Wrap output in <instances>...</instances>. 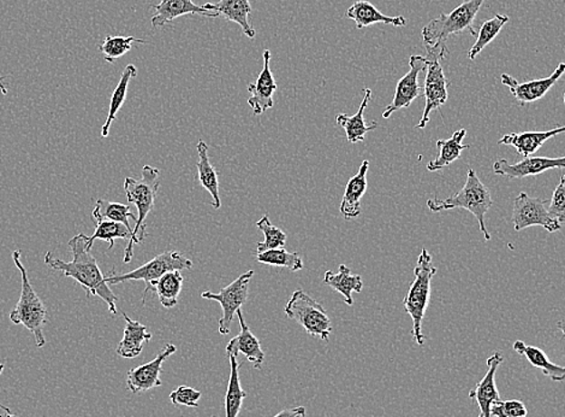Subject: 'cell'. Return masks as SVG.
<instances>
[{
  "instance_id": "1",
  "label": "cell",
  "mask_w": 565,
  "mask_h": 417,
  "mask_svg": "<svg viewBox=\"0 0 565 417\" xmlns=\"http://www.w3.org/2000/svg\"><path fill=\"white\" fill-rule=\"evenodd\" d=\"M68 245L72 254L71 262L62 261L54 257L53 252H47L46 265L61 272L64 276L75 280L86 291L87 297H91V296L101 297L108 305L109 312L117 315L116 303L119 298L106 283V276L99 268L97 258L88 247V237L83 233L77 234L69 240Z\"/></svg>"
},
{
  "instance_id": "2",
  "label": "cell",
  "mask_w": 565,
  "mask_h": 417,
  "mask_svg": "<svg viewBox=\"0 0 565 417\" xmlns=\"http://www.w3.org/2000/svg\"><path fill=\"white\" fill-rule=\"evenodd\" d=\"M484 3L485 0H464V3L451 13L440 14L438 17L425 25L423 38L427 53H436L444 60L446 54H449L446 47V40L449 36L458 35L464 32L476 36L473 24Z\"/></svg>"
},
{
  "instance_id": "3",
  "label": "cell",
  "mask_w": 565,
  "mask_h": 417,
  "mask_svg": "<svg viewBox=\"0 0 565 417\" xmlns=\"http://www.w3.org/2000/svg\"><path fill=\"white\" fill-rule=\"evenodd\" d=\"M493 206V196L489 188H486L480 180L474 170L468 171L467 181L461 191L453 197L444 200L436 199H428L427 207L433 212L443 210H453V208H462L472 212L478 219L480 230H482L486 240H491V234L486 228L485 215Z\"/></svg>"
},
{
  "instance_id": "4",
  "label": "cell",
  "mask_w": 565,
  "mask_h": 417,
  "mask_svg": "<svg viewBox=\"0 0 565 417\" xmlns=\"http://www.w3.org/2000/svg\"><path fill=\"white\" fill-rule=\"evenodd\" d=\"M13 259L14 266L20 270L22 290L16 306L10 313V320L14 325H24L34 335L36 346L43 347L46 344L43 335V327L47 322L46 306L29 281L27 269L21 261V251H14Z\"/></svg>"
},
{
  "instance_id": "5",
  "label": "cell",
  "mask_w": 565,
  "mask_h": 417,
  "mask_svg": "<svg viewBox=\"0 0 565 417\" xmlns=\"http://www.w3.org/2000/svg\"><path fill=\"white\" fill-rule=\"evenodd\" d=\"M436 274V268L433 266L432 256L423 248L416 269H414V279L408 294H407L403 305L407 313L413 320V335L417 345H424L425 335H423V321L426 310L428 308L429 296H431V283L433 276Z\"/></svg>"
},
{
  "instance_id": "6",
  "label": "cell",
  "mask_w": 565,
  "mask_h": 417,
  "mask_svg": "<svg viewBox=\"0 0 565 417\" xmlns=\"http://www.w3.org/2000/svg\"><path fill=\"white\" fill-rule=\"evenodd\" d=\"M159 170L145 166L142 168L140 179L129 177L124 180V192H126L128 202L135 204L139 212L138 221L135 223L134 228L135 244H141L147 237L146 218L152 211L158 191H159Z\"/></svg>"
},
{
  "instance_id": "7",
  "label": "cell",
  "mask_w": 565,
  "mask_h": 417,
  "mask_svg": "<svg viewBox=\"0 0 565 417\" xmlns=\"http://www.w3.org/2000/svg\"><path fill=\"white\" fill-rule=\"evenodd\" d=\"M194 267L193 261L185 257L178 251H167L163 254L158 255L157 257L150 259L146 265L139 267L138 269L131 270L127 274H109L106 276V283L110 286H115V285L126 283L130 280H141L145 281L146 288L143 292V305H145L147 295L152 292V284L159 280L164 274L168 272H175V270H187L192 269Z\"/></svg>"
},
{
  "instance_id": "8",
  "label": "cell",
  "mask_w": 565,
  "mask_h": 417,
  "mask_svg": "<svg viewBox=\"0 0 565 417\" xmlns=\"http://www.w3.org/2000/svg\"><path fill=\"white\" fill-rule=\"evenodd\" d=\"M286 316L299 322L308 335L328 342L332 332V324L324 306L302 290L293 292L285 305Z\"/></svg>"
},
{
  "instance_id": "9",
  "label": "cell",
  "mask_w": 565,
  "mask_h": 417,
  "mask_svg": "<svg viewBox=\"0 0 565 417\" xmlns=\"http://www.w3.org/2000/svg\"><path fill=\"white\" fill-rule=\"evenodd\" d=\"M253 276H254V270H248L247 273L242 274L241 276L233 281L229 286L223 288L219 294L207 291L201 295L204 299L218 302L222 306L223 316L219 320L220 335H229L235 314L247 303L249 283H251Z\"/></svg>"
},
{
  "instance_id": "10",
  "label": "cell",
  "mask_w": 565,
  "mask_h": 417,
  "mask_svg": "<svg viewBox=\"0 0 565 417\" xmlns=\"http://www.w3.org/2000/svg\"><path fill=\"white\" fill-rule=\"evenodd\" d=\"M546 200L531 199L527 193H520L513 202L512 223L516 232L530 228L531 226H541L550 233L559 232L562 223L553 218L546 208Z\"/></svg>"
},
{
  "instance_id": "11",
  "label": "cell",
  "mask_w": 565,
  "mask_h": 417,
  "mask_svg": "<svg viewBox=\"0 0 565 417\" xmlns=\"http://www.w3.org/2000/svg\"><path fill=\"white\" fill-rule=\"evenodd\" d=\"M427 72H426L424 96L425 109L423 119L417 123V128L424 130L429 122V115L435 110H438L440 106L446 103L447 97V80L444 74L440 58L436 53H427Z\"/></svg>"
},
{
  "instance_id": "12",
  "label": "cell",
  "mask_w": 565,
  "mask_h": 417,
  "mask_svg": "<svg viewBox=\"0 0 565 417\" xmlns=\"http://www.w3.org/2000/svg\"><path fill=\"white\" fill-rule=\"evenodd\" d=\"M409 67L410 71L399 80L396 87L394 100L384 110V119H388L397 110L409 108L410 104L424 93L423 87L419 85V74L427 68V58L413 54L409 60Z\"/></svg>"
},
{
  "instance_id": "13",
  "label": "cell",
  "mask_w": 565,
  "mask_h": 417,
  "mask_svg": "<svg viewBox=\"0 0 565 417\" xmlns=\"http://www.w3.org/2000/svg\"><path fill=\"white\" fill-rule=\"evenodd\" d=\"M565 73V63H560L556 71L552 73L548 78L531 80V82H526L520 83L512 75L503 74L501 76V82L503 85L508 87L510 93L515 97V100L520 104L533 103V102L541 101L542 97H545L549 93V91L556 85Z\"/></svg>"
},
{
  "instance_id": "14",
  "label": "cell",
  "mask_w": 565,
  "mask_h": 417,
  "mask_svg": "<svg viewBox=\"0 0 565 417\" xmlns=\"http://www.w3.org/2000/svg\"><path fill=\"white\" fill-rule=\"evenodd\" d=\"M177 351L175 345L168 344L153 361L130 369L127 374L128 389L133 393H147V391L161 386L160 374L163 373V364L168 357Z\"/></svg>"
},
{
  "instance_id": "15",
  "label": "cell",
  "mask_w": 565,
  "mask_h": 417,
  "mask_svg": "<svg viewBox=\"0 0 565 417\" xmlns=\"http://www.w3.org/2000/svg\"><path fill=\"white\" fill-rule=\"evenodd\" d=\"M564 168L565 156L557 157V159H550V157H527V159L521 160V162L513 164L502 159L493 164L494 174L508 178L509 180L534 177V175L542 174L548 170H564Z\"/></svg>"
},
{
  "instance_id": "16",
  "label": "cell",
  "mask_w": 565,
  "mask_h": 417,
  "mask_svg": "<svg viewBox=\"0 0 565 417\" xmlns=\"http://www.w3.org/2000/svg\"><path fill=\"white\" fill-rule=\"evenodd\" d=\"M263 68L255 82L249 83L248 92L251 98L248 104L255 116L263 115L267 110L273 108V93L277 91L276 80L270 69L271 53L263 51Z\"/></svg>"
},
{
  "instance_id": "17",
  "label": "cell",
  "mask_w": 565,
  "mask_h": 417,
  "mask_svg": "<svg viewBox=\"0 0 565 417\" xmlns=\"http://www.w3.org/2000/svg\"><path fill=\"white\" fill-rule=\"evenodd\" d=\"M503 360H504V357H503L501 353H493V356L487 360L485 376L469 393V398L475 400L480 409L478 417H491V409H493V404L501 401L497 386H495V374H497L499 365H501Z\"/></svg>"
},
{
  "instance_id": "18",
  "label": "cell",
  "mask_w": 565,
  "mask_h": 417,
  "mask_svg": "<svg viewBox=\"0 0 565 417\" xmlns=\"http://www.w3.org/2000/svg\"><path fill=\"white\" fill-rule=\"evenodd\" d=\"M95 222V232L93 236L88 237V247H93L95 240H104L109 243V250H111L116 239L129 241L126 251H124V263H130L134 252V233L123 223L111 221V219L101 218L97 212L91 214Z\"/></svg>"
},
{
  "instance_id": "19",
  "label": "cell",
  "mask_w": 565,
  "mask_h": 417,
  "mask_svg": "<svg viewBox=\"0 0 565 417\" xmlns=\"http://www.w3.org/2000/svg\"><path fill=\"white\" fill-rule=\"evenodd\" d=\"M238 320H240L241 332L240 335L234 336L227 343L225 353L226 356L237 357L238 354H244L249 364H253L255 369H262L263 361H265V354L260 345L259 339L253 335L248 325L245 324L244 313L241 309L237 310Z\"/></svg>"
},
{
  "instance_id": "20",
  "label": "cell",
  "mask_w": 565,
  "mask_h": 417,
  "mask_svg": "<svg viewBox=\"0 0 565 417\" xmlns=\"http://www.w3.org/2000/svg\"><path fill=\"white\" fill-rule=\"evenodd\" d=\"M154 7L152 25L156 28L164 27L183 15H201L206 17H219L215 11H208L204 6L196 5L192 0H161Z\"/></svg>"
},
{
  "instance_id": "21",
  "label": "cell",
  "mask_w": 565,
  "mask_h": 417,
  "mask_svg": "<svg viewBox=\"0 0 565 417\" xmlns=\"http://www.w3.org/2000/svg\"><path fill=\"white\" fill-rule=\"evenodd\" d=\"M369 170V160H363L358 174L348 181L343 200L340 207V214L343 215L347 221L354 219L361 214V199L365 196L367 188H369V181H367Z\"/></svg>"
},
{
  "instance_id": "22",
  "label": "cell",
  "mask_w": 565,
  "mask_h": 417,
  "mask_svg": "<svg viewBox=\"0 0 565 417\" xmlns=\"http://www.w3.org/2000/svg\"><path fill=\"white\" fill-rule=\"evenodd\" d=\"M565 133V126L553 128L551 131H524V133H510L504 135L498 141L499 145H510L516 149L519 155L524 159L531 157L537 152L545 141L549 139L556 137V135Z\"/></svg>"
},
{
  "instance_id": "23",
  "label": "cell",
  "mask_w": 565,
  "mask_h": 417,
  "mask_svg": "<svg viewBox=\"0 0 565 417\" xmlns=\"http://www.w3.org/2000/svg\"><path fill=\"white\" fill-rule=\"evenodd\" d=\"M208 11H215L219 16H224L226 20L235 22L242 28L244 35L249 39H254L255 29L249 24L248 16L252 13V6L249 0H219L218 3H206L203 5Z\"/></svg>"
},
{
  "instance_id": "24",
  "label": "cell",
  "mask_w": 565,
  "mask_h": 417,
  "mask_svg": "<svg viewBox=\"0 0 565 417\" xmlns=\"http://www.w3.org/2000/svg\"><path fill=\"white\" fill-rule=\"evenodd\" d=\"M363 92H365V97H363L362 103L354 116L340 113L336 119L337 124L343 127L344 131H346L348 141L351 142V144L365 141L366 134L369 131L377 130L378 126H379L376 121H372L369 124L366 123L363 113H365L369 102L372 101V91L365 89Z\"/></svg>"
},
{
  "instance_id": "25",
  "label": "cell",
  "mask_w": 565,
  "mask_h": 417,
  "mask_svg": "<svg viewBox=\"0 0 565 417\" xmlns=\"http://www.w3.org/2000/svg\"><path fill=\"white\" fill-rule=\"evenodd\" d=\"M347 17L355 21L356 27L362 29L376 24H391L395 27H405L407 20L403 16H387L381 14L373 4L359 0L347 10Z\"/></svg>"
},
{
  "instance_id": "26",
  "label": "cell",
  "mask_w": 565,
  "mask_h": 417,
  "mask_svg": "<svg viewBox=\"0 0 565 417\" xmlns=\"http://www.w3.org/2000/svg\"><path fill=\"white\" fill-rule=\"evenodd\" d=\"M127 325L124 328L123 339L117 347V354L123 358H135L140 356L143 346L152 339V333L148 332L145 325L139 321L131 320L126 313H122Z\"/></svg>"
},
{
  "instance_id": "27",
  "label": "cell",
  "mask_w": 565,
  "mask_h": 417,
  "mask_svg": "<svg viewBox=\"0 0 565 417\" xmlns=\"http://www.w3.org/2000/svg\"><path fill=\"white\" fill-rule=\"evenodd\" d=\"M513 351L527 358L534 368L541 369L542 374L548 376L555 383H562L565 380V365H557L549 360L548 354L539 347L526 345L522 340H516L512 345Z\"/></svg>"
},
{
  "instance_id": "28",
  "label": "cell",
  "mask_w": 565,
  "mask_h": 417,
  "mask_svg": "<svg viewBox=\"0 0 565 417\" xmlns=\"http://www.w3.org/2000/svg\"><path fill=\"white\" fill-rule=\"evenodd\" d=\"M199 162L196 163V180L206 191L211 193L212 207L220 208L222 200L219 196V180L215 168L212 166L210 157H208V146L206 142L200 141L196 145Z\"/></svg>"
},
{
  "instance_id": "29",
  "label": "cell",
  "mask_w": 565,
  "mask_h": 417,
  "mask_svg": "<svg viewBox=\"0 0 565 417\" xmlns=\"http://www.w3.org/2000/svg\"><path fill=\"white\" fill-rule=\"evenodd\" d=\"M465 135H467V131L461 130L455 131L453 137L447 141H436V148L439 150L438 156L428 163L427 170L429 171L442 170L455 160L461 159L462 151L469 149V145H462Z\"/></svg>"
},
{
  "instance_id": "30",
  "label": "cell",
  "mask_w": 565,
  "mask_h": 417,
  "mask_svg": "<svg viewBox=\"0 0 565 417\" xmlns=\"http://www.w3.org/2000/svg\"><path fill=\"white\" fill-rule=\"evenodd\" d=\"M324 284L342 295L348 305H354L351 294L353 292L359 294L363 288L362 277L351 274V270L346 265L340 266L339 273L326 272Z\"/></svg>"
},
{
  "instance_id": "31",
  "label": "cell",
  "mask_w": 565,
  "mask_h": 417,
  "mask_svg": "<svg viewBox=\"0 0 565 417\" xmlns=\"http://www.w3.org/2000/svg\"><path fill=\"white\" fill-rule=\"evenodd\" d=\"M137 67L133 64L127 65L126 69H124L122 76H120L119 85H117L116 90L113 91L111 102H110L109 115L106 117V122L101 128L102 138L109 137L110 128H111V124L115 122L117 113L120 112V110L122 109L124 102H126L128 87H129L130 80L137 78Z\"/></svg>"
},
{
  "instance_id": "32",
  "label": "cell",
  "mask_w": 565,
  "mask_h": 417,
  "mask_svg": "<svg viewBox=\"0 0 565 417\" xmlns=\"http://www.w3.org/2000/svg\"><path fill=\"white\" fill-rule=\"evenodd\" d=\"M230 360V378L227 383L225 394V417H237L240 414L244 401L247 398V393L241 387L240 374L238 369L241 365L237 362V357L229 356Z\"/></svg>"
},
{
  "instance_id": "33",
  "label": "cell",
  "mask_w": 565,
  "mask_h": 417,
  "mask_svg": "<svg viewBox=\"0 0 565 417\" xmlns=\"http://www.w3.org/2000/svg\"><path fill=\"white\" fill-rule=\"evenodd\" d=\"M183 286L181 272H168L164 274L159 280L152 284V292H156L160 305L164 308L171 309L177 305L179 295Z\"/></svg>"
},
{
  "instance_id": "34",
  "label": "cell",
  "mask_w": 565,
  "mask_h": 417,
  "mask_svg": "<svg viewBox=\"0 0 565 417\" xmlns=\"http://www.w3.org/2000/svg\"><path fill=\"white\" fill-rule=\"evenodd\" d=\"M508 22L509 17L506 16V15H495L491 20L484 22L482 27L479 29L478 34H476L474 45L469 50V60L474 61L475 58L482 53V51L497 38L502 28L504 27Z\"/></svg>"
},
{
  "instance_id": "35",
  "label": "cell",
  "mask_w": 565,
  "mask_h": 417,
  "mask_svg": "<svg viewBox=\"0 0 565 417\" xmlns=\"http://www.w3.org/2000/svg\"><path fill=\"white\" fill-rule=\"evenodd\" d=\"M256 261L263 263V265L282 267V268L292 270V272H299L303 268V261L300 254L288 252L284 247L260 252L256 255Z\"/></svg>"
},
{
  "instance_id": "36",
  "label": "cell",
  "mask_w": 565,
  "mask_h": 417,
  "mask_svg": "<svg viewBox=\"0 0 565 417\" xmlns=\"http://www.w3.org/2000/svg\"><path fill=\"white\" fill-rule=\"evenodd\" d=\"M134 43L145 44L146 42L134 38V36L108 35L101 45H99V51L104 54V58L109 63H115V61L129 53Z\"/></svg>"
},
{
  "instance_id": "37",
  "label": "cell",
  "mask_w": 565,
  "mask_h": 417,
  "mask_svg": "<svg viewBox=\"0 0 565 417\" xmlns=\"http://www.w3.org/2000/svg\"><path fill=\"white\" fill-rule=\"evenodd\" d=\"M93 212H97V214L101 215V218L111 219V221L123 223V225H126L128 228H129L131 232L134 233V229L131 228L129 219H134V221H138V218H135V215L131 214L129 206H124V204L120 203L109 202V200L105 199H98L97 204H95Z\"/></svg>"
},
{
  "instance_id": "38",
  "label": "cell",
  "mask_w": 565,
  "mask_h": 417,
  "mask_svg": "<svg viewBox=\"0 0 565 417\" xmlns=\"http://www.w3.org/2000/svg\"><path fill=\"white\" fill-rule=\"evenodd\" d=\"M256 227L262 230L263 237H265V239H263L262 243L256 245V247H258V254H260V252L285 247L286 234L270 222L269 216H263L260 221L256 222Z\"/></svg>"
},
{
  "instance_id": "39",
  "label": "cell",
  "mask_w": 565,
  "mask_h": 417,
  "mask_svg": "<svg viewBox=\"0 0 565 417\" xmlns=\"http://www.w3.org/2000/svg\"><path fill=\"white\" fill-rule=\"evenodd\" d=\"M526 405L521 401H498L491 409V417H526Z\"/></svg>"
},
{
  "instance_id": "40",
  "label": "cell",
  "mask_w": 565,
  "mask_h": 417,
  "mask_svg": "<svg viewBox=\"0 0 565 417\" xmlns=\"http://www.w3.org/2000/svg\"><path fill=\"white\" fill-rule=\"evenodd\" d=\"M201 398L200 391L188 386H179L170 394V400L174 405H185V407L197 408Z\"/></svg>"
},
{
  "instance_id": "41",
  "label": "cell",
  "mask_w": 565,
  "mask_h": 417,
  "mask_svg": "<svg viewBox=\"0 0 565 417\" xmlns=\"http://www.w3.org/2000/svg\"><path fill=\"white\" fill-rule=\"evenodd\" d=\"M549 212L560 223L565 222V175L560 178V184L553 192Z\"/></svg>"
},
{
  "instance_id": "42",
  "label": "cell",
  "mask_w": 565,
  "mask_h": 417,
  "mask_svg": "<svg viewBox=\"0 0 565 417\" xmlns=\"http://www.w3.org/2000/svg\"><path fill=\"white\" fill-rule=\"evenodd\" d=\"M273 417H307L306 409L303 407L284 409Z\"/></svg>"
},
{
  "instance_id": "43",
  "label": "cell",
  "mask_w": 565,
  "mask_h": 417,
  "mask_svg": "<svg viewBox=\"0 0 565 417\" xmlns=\"http://www.w3.org/2000/svg\"><path fill=\"white\" fill-rule=\"evenodd\" d=\"M4 76L0 75V91H2V93L4 94V96H6L7 94V89L5 87V85H4Z\"/></svg>"
},
{
  "instance_id": "44",
  "label": "cell",
  "mask_w": 565,
  "mask_h": 417,
  "mask_svg": "<svg viewBox=\"0 0 565 417\" xmlns=\"http://www.w3.org/2000/svg\"><path fill=\"white\" fill-rule=\"evenodd\" d=\"M557 327H559L560 331L562 332L565 338V320L560 321L559 324H557Z\"/></svg>"
},
{
  "instance_id": "45",
  "label": "cell",
  "mask_w": 565,
  "mask_h": 417,
  "mask_svg": "<svg viewBox=\"0 0 565 417\" xmlns=\"http://www.w3.org/2000/svg\"><path fill=\"white\" fill-rule=\"evenodd\" d=\"M4 368H5V365H4V364H0V375H2V373H3V371H4ZM0 408H3V409H4V411H5V412H10V411H9V409H7V408H5V407H3V405H2V404H0Z\"/></svg>"
},
{
  "instance_id": "46",
  "label": "cell",
  "mask_w": 565,
  "mask_h": 417,
  "mask_svg": "<svg viewBox=\"0 0 565 417\" xmlns=\"http://www.w3.org/2000/svg\"><path fill=\"white\" fill-rule=\"evenodd\" d=\"M0 417H16V416H14V415L11 414V412H6V414L0 415Z\"/></svg>"
},
{
  "instance_id": "47",
  "label": "cell",
  "mask_w": 565,
  "mask_h": 417,
  "mask_svg": "<svg viewBox=\"0 0 565 417\" xmlns=\"http://www.w3.org/2000/svg\"><path fill=\"white\" fill-rule=\"evenodd\" d=\"M564 104H565V93H564Z\"/></svg>"
}]
</instances>
